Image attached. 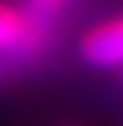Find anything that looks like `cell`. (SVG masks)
<instances>
[{"instance_id":"cell-2","label":"cell","mask_w":123,"mask_h":126,"mask_svg":"<svg viewBox=\"0 0 123 126\" xmlns=\"http://www.w3.org/2000/svg\"><path fill=\"white\" fill-rule=\"evenodd\" d=\"M78 54L87 66L123 69V15L90 27L78 42Z\"/></svg>"},{"instance_id":"cell-4","label":"cell","mask_w":123,"mask_h":126,"mask_svg":"<svg viewBox=\"0 0 123 126\" xmlns=\"http://www.w3.org/2000/svg\"><path fill=\"white\" fill-rule=\"evenodd\" d=\"M12 75H15V69L9 66V63H6V60H0V84H6V81H9V78H12Z\"/></svg>"},{"instance_id":"cell-3","label":"cell","mask_w":123,"mask_h":126,"mask_svg":"<svg viewBox=\"0 0 123 126\" xmlns=\"http://www.w3.org/2000/svg\"><path fill=\"white\" fill-rule=\"evenodd\" d=\"M69 3L72 0H21L18 6L24 9V15L33 24H39L45 30H54V24L60 21V15L69 9Z\"/></svg>"},{"instance_id":"cell-1","label":"cell","mask_w":123,"mask_h":126,"mask_svg":"<svg viewBox=\"0 0 123 126\" xmlns=\"http://www.w3.org/2000/svg\"><path fill=\"white\" fill-rule=\"evenodd\" d=\"M54 39V30L33 24L18 3L0 0V60H6L15 72L36 66L45 57Z\"/></svg>"}]
</instances>
